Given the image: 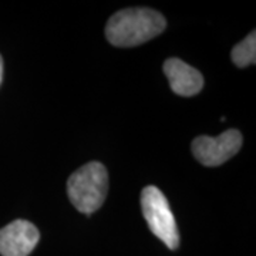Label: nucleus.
<instances>
[{
    "mask_svg": "<svg viewBox=\"0 0 256 256\" xmlns=\"http://www.w3.org/2000/svg\"><path fill=\"white\" fill-rule=\"evenodd\" d=\"M166 22L161 13L146 8L124 9L114 13L107 22L106 37L112 46L134 47L161 34Z\"/></svg>",
    "mask_w": 256,
    "mask_h": 256,
    "instance_id": "f257e3e1",
    "label": "nucleus"
},
{
    "mask_svg": "<svg viewBox=\"0 0 256 256\" xmlns=\"http://www.w3.org/2000/svg\"><path fill=\"white\" fill-rule=\"evenodd\" d=\"M108 192V172L106 166L92 161L82 165L70 175L67 181V195L76 210L86 215L101 208Z\"/></svg>",
    "mask_w": 256,
    "mask_h": 256,
    "instance_id": "f03ea898",
    "label": "nucleus"
},
{
    "mask_svg": "<svg viewBox=\"0 0 256 256\" xmlns=\"http://www.w3.org/2000/svg\"><path fill=\"white\" fill-rule=\"evenodd\" d=\"M141 210L148 228L170 249L180 245V232L174 214L165 195L154 185H148L141 192Z\"/></svg>",
    "mask_w": 256,
    "mask_h": 256,
    "instance_id": "7ed1b4c3",
    "label": "nucleus"
},
{
    "mask_svg": "<svg viewBox=\"0 0 256 256\" xmlns=\"http://www.w3.org/2000/svg\"><path fill=\"white\" fill-rule=\"evenodd\" d=\"M242 146V134L228 130L218 137L201 136L192 141V154L205 166H220L226 162Z\"/></svg>",
    "mask_w": 256,
    "mask_h": 256,
    "instance_id": "20e7f679",
    "label": "nucleus"
},
{
    "mask_svg": "<svg viewBox=\"0 0 256 256\" xmlns=\"http://www.w3.org/2000/svg\"><path fill=\"white\" fill-rule=\"evenodd\" d=\"M40 239L38 229L28 220H18L0 229V255L28 256Z\"/></svg>",
    "mask_w": 256,
    "mask_h": 256,
    "instance_id": "39448f33",
    "label": "nucleus"
},
{
    "mask_svg": "<svg viewBox=\"0 0 256 256\" xmlns=\"http://www.w3.org/2000/svg\"><path fill=\"white\" fill-rule=\"evenodd\" d=\"M164 74L166 76L171 90L182 97H192L201 92L204 87L202 74L180 58L165 60Z\"/></svg>",
    "mask_w": 256,
    "mask_h": 256,
    "instance_id": "423d86ee",
    "label": "nucleus"
},
{
    "mask_svg": "<svg viewBox=\"0 0 256 256\" xmlns=\"http://www.w3.org/2000/svg\"><path fill=\"white\" fill-rule=\"evenodd\" d=\"M232 62L238 67H248L250 64H255L256 60V33L252 32L248 34L245 40H242L232 48Z\"/></svg>",
    "mask_w": 256,
    "mask_h": 256,
    "instance_id": "0eeeda50",
    "label": "nucleus"
},
{
    "mask_svg": "<svg viewBox=\"0 0 256 256\" xmlns=\"http://www.w3.org/2000/svg\"><path fill=\"white\" fill-rule=\"evenodd\" d=\"M2 80H3V58L0 56V84H2Z\"/></svg>",
    "mask_w": 256,
    "mask_h": 256,
    "instance_id": "6e6552de",
    "label": "nucleus"
}]
</instances>
